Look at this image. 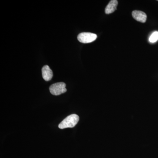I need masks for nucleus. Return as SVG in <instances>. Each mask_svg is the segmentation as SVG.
<instances>
[{
	"instance_id": "5",
	"label": "nucleus",
	"mask_w": 158,
	"mask_h": 158,
	"mask_svg": "<svg viewBox=\"0 0 158 158\" xmlns=\"http://www.w3.org/2000/svg\"><path fill=\"white\" fill-rule=\"evenodd\" d=\"M42 74L43 78L45 81H50L53 77L52 71L48 65H44L42 69Z\"/></svg>"
},
{
	"instance_id": "4",
	"label": "nucleus",
	"mask_w": 158,
	"mask_h": 158,
	"mask_svg": "<svg viewBox=\"0 0 158 158\" xmlns=\"http://www.w3.org/2000/svg\"><path fill=\"white\" fill-rule=\"evenodd\" d=\"M133 17L136 20L142 23H144L147 20V15L143 11L135 10L132 12Z\"/></svg>"
},
{
	"instance_id": "3",
	"label": "nucleus",
	"mask_w": 158,
	"mask_h": 158,
	"mask_svg": "<svg viewBox=\"0 0 158 158\" xmlns=\"http://www.w3.org/2000/svg\"><path fill=\"white\" fill-rule=\"evenodd\" d=\"M97 38L96 34L93 33L84 32L79 34L78 40L82 43L87 44L93 42Z\"/></svg>"
},
{
	"instance_id": "1",
	"label": "nucleus",
	"mask_w": 158,
	"mask_h": 158,
	"mask_svg": "<svg viewBox=\"0 0 158 158\" xmlns=\"http://www.w3.org/2000/svg\"><path fill=\"white\" fill-rule=\"evenodd\" d=\"M79 121V117L77 114H71L62 120L59 125L61 129L74 127Z\"/></svg>"
},
{
	"instance_id": "7",
	"label": "nucleus",
	"mask_w": 158,
	"mask_h": 158,
	"mask_svg": "<svg viewBox=\"0 0 158 158\" xmlns=\"http://www.w3.org/2000/svg\"><path fill=\"white\" fill-rule=\"evenodd\" d=\"M158 40V32L155 31L153 32L149 37V41L152 43L156 42Z\"/></svg>"
},
{
	"instance_id": "6",
	"label": "nucleus",
	"mask_w": 158,
	"mask_h": 158,
	"mask_svg": "<svg viewBox=\"0 0 158 158\" xmlns=\"http://www.w3.org/2000/svg\"><path fill=\"white\" fill-rule=\"evenodd\" d=\"M118 4V1L116 0H112L110 1L105 9V13L106 14L113 13L116 10Z\"/></svg>"
},
{
	"instance_id": "2",
	"label": "nucleus",
	"mask_w": 158,
	"mask_h": 158,
	"mask_svg": "<svg viewBox=\"0 0 158 158\" xmlns=\"http://www.w3.org/2000/svg\"><path fill=\"white\" fill-rule=\"evenodd\" d=\"M66 85L63 82H59L53 84L50 87L51 93L54 95H59L67 91L65 88Z\"/></svg>"
}]
</instances>
